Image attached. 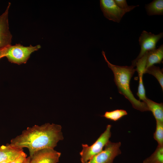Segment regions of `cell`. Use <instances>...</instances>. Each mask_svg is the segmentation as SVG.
I'll use <instances>...</instances> for the list:
<instances>
[{
	"mask_svg": "<svg viewBox=\"0 0 163 163\" xmlns=\"http://www.w3.org/2000/svg\"><path fill=\"white\" fill-rule=\"evenodd\" d=\"M63 139L60 125L46 123L27 127L21 134L12 139L9 144L15 148H27L31 158L35 152L40 150L54 149L57 143Z\"/></svg>",
	"mask_w": 163,
	"mask_h": 163,
	"instance_id": "1",
	"label": "cell"
},
{
	"mask_svg": "<svg viewBox=\"0 0 163 163\" xmlns=\"http://www.w3.org/2000/svg\"><path fill=\"white\" fill-rule=\"evenodd\" d=\"M102 53L108 67L113 73L114 80L119 93L129 101L134 108L142 112L149 111L145 103L136 99L130 90V81L136 71L134 67L131 66H121L113 64L107 60L103 50Z\"/></svg>",
	"mask_w": 163,
	"mask_h": 163,
	"instance_id": "2",
	"label": "cell"
},
{
	"mask_svg": "<svg viewBox=\"0 0 163 163\" xmlns=\"http://www.w3.org/2000/svg\"><path fill=\"white\" fill-rule=\"evenodd\" d=\"M111 125H107L104 132L91 146H88L87 144H82V149L80 153L82 163L87 161L103 150L104 147L109 141L111 137Z\"/></svg>",
	"mask_w": 163,
	"mask_h": 163,
	"instance_id": "3",
	"label": "cell"
},
{
	"mask_svg": "<svg viewBox=\"0 0 163 163\" xmlns=\"http://www.w3.org/2000/svg\"><path fill=\"white\" fill-rule=\"evenodd\" d=\"M40 48V45L35 46L30 45L29 46H24L19 44L11 45L7 48L5 57L11 63L18 64L25 63L31 54Z\"/></svg>",
	"mask_w": 163,
	"mask_h": 163,
	"instance_id": "4",
	"label": "cell"
},
{
	"mask_svg": "<svg viewBox=\"0 0 163 163\" xmlns=\"http://www.w3.org/2000/svg\"><path fill=\"white\" fill-rule=\"evenodd\" d=\"M100 6L104 16L108 20L119 23L124 15L139 5H131L126 9L118 7L114 0H100Z\"/></svg>",
	"mask_w": 163,
	"mask_h": 163,
	"instance_id": "5",
	"label": "cell"
},
{
	"mask_svg": "<svg viewBox=\"0 0 163 163\" xmlns=\"http://www.w3.org/2000/svg\"><path fill=\"white\" fill-rule=\"evenodd\" d=\"M120 142H113L109 141L101 152L84 163H113L115 158L121 154Z\"/></svg>",
	"mask_w": 163,
	"mask_h": 163,
	"instance_id": "6",
	"label": "cell"
},
{
	"mask_svg": "<svg viewBox=\"0 0 163 163\" xmlns=\"http://www.w3.org/2000/svg\"><path fill=\"white\" fill-rule=\"evenodd\" d=\"M163 37V33L155 34L143 30L139 38L141 50L137 57L132 62L131 66L134 67L136 62L147 52L156 48V46L159 40Z\"/></svg>",
	"mask_w": 163,
	"mask_h": 163,
	"instance_id": "7",
	"label": "cell"
},
{
	"mask_svg": "<svg viewBox=\"0 0 163 163\" xmlns=\"http://www.w3.org/2000/svg\"><path fill=\"white\" fill-rule=\"evenodd\" d=\"M60 152L54 149L47 148L35 152L30 158V163H57L59 161Z\"/></svg>",
	"mask_w": 163,
	"mask_h": 163,
	"instance_id": "8",
	"label": "cell"
},
{
	"mask_svg": "<svg viewBox=\"0 0 163 163\" xmlns=\"http://www.w3.org/2000/svg\"><path fill=\"white\" fill-rule=\"evenodd\" d=\"M10 5L9 2L5 12L0 16V50L11 45L12 36L9 30L8 20Z\"/></svg>",
	"mask_w": 163,
	"mask_h": 163,
	"instance_id": "9",
	"label": "cell"
},
{
	"mask_svg": "<svg viewBox=\"0 0 163 163\" xmlns=\"http://www.w3.org/2000/svg\"><path fill=\"white\" fill-rule=\"evenodd\" d=\"M147 53H146L141 58L137 60L135 64V66H136L135 69L138 72L139 77V85L137 95L139 97V100H142L143 101L147 98L143 85V75L146 68Z\"/></svg>",
	"mask_w": 163,
	"mask_h": 163,
	"instance_id": "10",
	"label": "cell"
},
{
	"mask_svg": "<svg viewBox=\"0 0 163 163\" xmlns=\"http://www.w3.org/2000/svg\"><path fill=\"white\" fill-rule=\"evenodd\" d=\"M23 151V148L11 146L9 144L0 147V162L17 157Z\"/></svg>",
	"mask_w": 163,
	"mask_h": 163,
	"instance_id": "11",
	"label": "cell"
},
{
	"mask_svg": "<svg viewBox=\"0 0 163 163\" xmlns=\"http://www.w3.org/2000/svg\"><path fill=\"white\" fill-rule=\"evenodd\" d=\"M163 59V45L147 53L145 69L155 64H161Z\"/></svg>",
	"mask_w": 163,
	"mask_h": 163,
	"instance_id": "12",
	"label": "cell"
},
{
	"mask_svg": "<svg viewBox=\"0 0 163 163\" xmlns=\"http://www.w3.org/2000/svg\"><path fill=\"white\" fill-rule=\"evenodd\" d=\"M151 111L156 121L163 122V104L155 102L146 98L143 101Z\"/></svg>",
	"mask_w": 163,
	"mask_h": 163,
	"instance_id": "13",
	"label": "cell"
},
{
	"mask_svg": "<svg viewBox=\"0 0 163 163\" xmlns=\"http://www.w3.org/2000/svg\"><path fill=\"white\" fill-rule=\"evenodd\" d=\"M145 8L149 16L163 14V0H154L145 5Z\"/></svg>",
	"mask_w": 163,
	"mask_h": 163,
	"instance_id": "14",
	"label": "cell"
},
{
	"mask_svg": "<svg viewBox=\"0 0 163 163\" xmlns=\"http://www.w3.org/2000/svg\"><path fill=\"white\" fill-rule=\"evenodd\" d=\"M143 163H163V145H158L154 153Z\"/></svg>",
	"mask_w": 163,
	"mask_h": 163,
	"instance_id": "15",
	"label": "cell"
},
{
	"mask_svg": "<svg viewBox=\"0 0 163 163\" xmlns=\"http://www.w3.org/2000/svg\"><path fill=\"white\" fill-rule=\"evenodd\" d=\"M147 73L153 75L157 80L163 90V73L162 69L158 66L152 65L145 69L144 74Z\"/></svg>",
	"mask_w": 163,
	"mask_h": 163,
	"instance_id": "16",
	"label": "cell"
},
{
	"mask_svg": "<svg viewBox=\"0 0 163 163\" xmlns=\"http://www.w3.org/2000/svg\"><path fill=\"white\" fill-rule=\"evenodd\" d=\"M127 114L126 111L122 109H117L110 111H106L102 116L107 119L117 121Z\"/></svg>",
	"mask_w": 163,
	"mask_h": 163,
	"instance_id": "17",
	"label": "cell"
},
{
	"mask_svg": "<svg viewBox=\"0 0 163 163\" xmlns=\"http://www.w3.org/2000/svg\"><path fill=\"white\" fill-rule=\"evenodd\" d=\"M156 128L154 138L158 145H163V122L156 121Z\"/></svg>",
	"mask_w": 163,
	"mask_h": 163,
	"instance_id": "18",
	"label": "cell"
},
{
	"mask_svg": "<svg viewBox=\"0 0 163 163\" xmlns=\"http://www.w3.org/2000/svg\"><path fill=\"white\" fill-rule=\"evenodd\" d=\"M27 156L26 154L23 151L10 163H23L27 158Z\"/></svg>",
	"mask_w": 163,
	"mask_h": 163,
	"instance_id": "19",
	"label": "cell"
},
{
	"mask_svg": "<svg viewBox=\"0 0 163 163\" xmlns=\"http://www.w3.org/2000/svg\"><path fill=\"white\" fill-rule=\"evenodd\" d=\"M117 5L122 9H126L128 8L129 6L126 0H114Z\"/></svg>",
	"mask_w": 163,
	"mask_h": 163,
	"instance_id": "20",
	"label": "cell"
},
{
	"mask_svg": "<svg viewBox=\"0 0 163 163\" xmlns=\"http://www.w3.org/2000/svg\"><path fill=\"white\" fill-rule=\"evenodd\" d=\"M7 47L0 50V59L5 57Z\"/></svg>",
	"mask_w": 163,
	"mask_h": 163,
	"instance_id": "21",
	"label": "cell"
},
{
	"mask_svg": "<svg viewBox=\"0 0 163 163\" xmlns=\"http://www.w3.org/2000/svg\"><path fill=\"white\" fill-rule=\"evenodd\" d=\"M14 158H11L6 160H5L0 162V163H10V162L11 161H12Z\"/></svg>",
	"mask_w": 163,
	"mask_h": 163,
	"instance_id": "22",
	"label": "cell"
},
{
	"mask_svg": "<svg viewBox=\"0 0 163 163\" xmlns=\"http://www.w3.org/2000/svg\"><path fill=\"white\" fill-rule=\"evenodd\" d=\"M30 156L27 157L23 163H30Z\"/></svg>",
	"mask_w": 163,
	"mask_h": 163,
	"instance_id": "23",
	"label": "cell"
},
{
	"mask_svg": "<svg viewBox=\"0 0 163 163\" xmlns=\"http://www.w3.org/2000/svg\"></svg>",
	"mask_w": 163,
	"mask_h": 163,
	"instance_id": "24",
	"label": "cell"
}]
</instances>
